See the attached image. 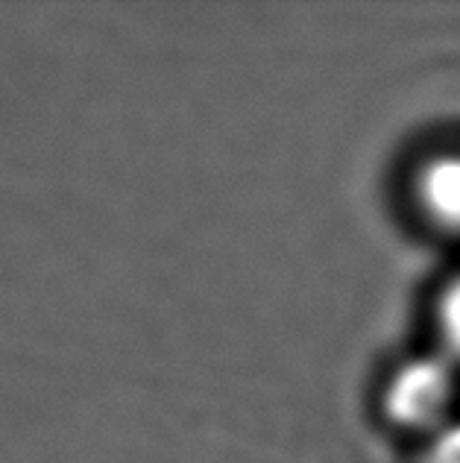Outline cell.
<instances>
[{"label":"cell","mask_w":460,"mask_h":463,"mask_svg":"<svg viewBox=\"0 0 460 463\" xmlns=\"http://www.w3.org/2000/svg\"><path fill=\"white\" fill-rule=\"evenodd\" d=\"M457 364L440 355H422L399 367L387 384L384 405L387 413L405 429L434 431L446 429L452 420V405L457 399Z\"/></svg>","instance_id":"obj_1"},{"label":"cell","mask_w":460,"mask_h":463,"mask_svg":"<svg viewBox=\"0 0 460 463\" xmlns=\"http://www.w3.org/2000/svg\"><path fill=\"white\" fill-rule=\"evenodd\" d=\"M437 326H440L443 352L455 364H460V276H455L452 285L443 290L437 308Z\"/></svg>","instance_id":"obj_3"},{"label":"cell","mask_w":460,"mask_h":463,"mask_svg":"<svg viewBox=\"0 0 460 463\" xmlns=\"http://www.w3.org/2000/svg\"><path fill=\"white\" fill-rule=\"evenodd\" d=\"M422 463H460V420H452L431 437Z\"/></svg>","instance_id":"obj_4"},{"label":"cell","mask_w":460,"mask_h":463,"mask_svg":"<svg viewBox=\"0 0 460 463\" xmlns=\"http://www.w3.org/2000/svg\"><path fill=\"white\" fill-rule=\"evenodd\" d=\"M417 197L434 223L460 232V153L434 156L422 165L417 176Z\"/></svg>","instance_id":"obj_2"}]
</instances>
